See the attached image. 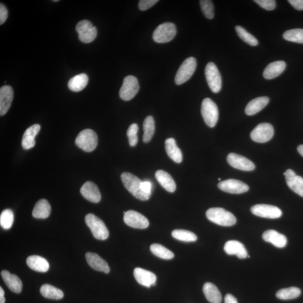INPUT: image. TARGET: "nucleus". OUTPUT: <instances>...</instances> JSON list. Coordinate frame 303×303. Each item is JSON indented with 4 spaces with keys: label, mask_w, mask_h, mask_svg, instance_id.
Masks as SVG:
<instances>
[{
    "label": "nucleus",
    "mask_w": 303,
    "mask_h": 303,
    "mask_svg": "<svg viewBox=\"0 0 303 303\" xmlns=\"http://www.w3.org/2000/svg\"><path fill=\"white\" fill-rule=\"evenodd\" d=\"M122 182L125 188L127 189L133 196L140 201H147L150 198V195L145 193L141 187V181L136 176L129 172H124L121 175Z\"/></svg>",
    "instance_id": "obj_1"
},
{
    "label": "nucleus",
    "mask_w": 303,
    "mask_h": 303,
    "mask_svg": "<svg viewBox=\"0 0 303 303\" xmlns=\"http://www.w3.org/2000/svg\"><path fill=\"white\" fill-rule=\"evenodd\" d=\"M206 216L213 223L222 226H232L236 222V218L233 213L222 208L210 209L206 212Z\"/></svg>",
    "instance_id": "obj_2"
},
{
    "label": "nucleus",
    "mask_w": 303,
    "mask_h": 303,
    "mask_svg": "<svg viewBox=\"0 0 303 303\" xmlns=\"http://www.w3.org/2000/svg\"><path fill=\"white\" fill-rule=\"evenodd\" d=\"M85 221L95 239L104 240L108 238L109 230L104 222L100 218L93 214L90 213L87 214Z\"/></svg>",
    "instance_id": "obj_3"
},
{
    "label": "nucleus",
    "mask_w": 303,
    "mask_h": 303,
    "mask_svg": "<svg viewBox=\"0 0 303 303\" xmlns=\"http://www.w3.org/2000/svg\"><path fill=\"white\" fill-rule=\"evenodd\" d=\"M201 114L205 123L210 128L216 126L218 120V109L215 102L211 99L206 98L203 99L201 106Z\"/></svg>",
    "instance_id": "obj_4"
},
{
    "label": "nucleus",
    "mask_w": 303,
    "mask_h": 303,
    "mask_svg": "<svg viewBox=\"0 0 303 303\" xmlns=\"http://www.w3.org/2000/svg\"><path fill=\"white\" fill-rule=\"evenodd\" d=\"M75 144L84 151L92 152L96 148L98 144L97 135L91 129L84 130L76 137Z\"/></svg>",
    "instance_id": "obj_5"
},
{
    "label": "nucleus",
    "mask_w": 303,
    "mask_h": 303,
    "mask_svg": "<svg viewBox=\"0 0 303 303\" xmlns=\"http://www.w3.org/2000/svg\"><path fill=\"white\" fill-rule=\"evenodd\" d=\"M176 32L177 30L173 23H163L157 26L153 32V40L159 44L167 43L174 39Z\"/></svg>",
    "instance_id": "obj_6"
},
{
    "label": "nucleus",
    "mask_w": 303,
    "mask_h": 303,
    "mask_svg": "<svg viewBox=\"0 0 303 303\" xmlns=\"http://www.w3.org/2000/svg\"><path fill=\"white\" fill-rule=\"evenodd\" d=\"M197 68V61L193 57H190L184 61L180 67L175 76V82L177 85L186 82L194 74Z\"/></svg>",
    "instance_id": "obj_7"
},
{
    "label": "nucleus",
    "mask_w": 303,
    "mask_h": 303,
    "mask_svg": "<svg viewBox=\"0 0 303 303\" xmlns=\"http://www.w3.org/2000/svg\"><path fill=\"white\" fill-rule=\"evenodd\" d=\"M205 75L207 83L213 93H218L222 87V79L216 65L213 63L207 64L205 69Z\"/></svg>",
    "instance_id": "obj_8"
},
{
    "label": "nucleus",
    "mask_w": 303,
    "mask_h": 303,
    "mask_svg": "<svg viewBox=\"0 0 303 303\" xmlns=\"http://www.w3.org/2000/svg\"><path fill=\"white\" fill-rule=\"evenodd\" d=\"M140 90V85L135 76L129 75L124 79L123 83L120 88L119 95L124 101L131 100Z\"/></svg>",
    "instance_id": "obj_9"
},
{
    "label": "nucleus",
    "mask_w": 303,
    "mask_h": 303,
    "mask_svg": "<svg viewBox=\"0 0 303 303\" xmlns=\"http://www.w3.org/2000/svg\"><path fill=\"white\" fill-rule=\"evenodd\" d=\"M76 30L78 33L79 39L83 43H91L97 36V28L87 20L79 22L76 26Z\"/></svg>",
    "instance_id": "obj_10"
},
{
    "label": "nucleus",
    "mask_w": 303,
    "mask_h": 303,
    "mask_svg": "<svg viewBox=\"0 0 303 303\" xmlns=\"http://www.w3.org/2000/svg\"><path fill=\"white\" fill-rule=\"evenodd\" d=\"M274 136L273 126L269 123L258 124L251 133V139L257 143H266Z\"/></svg>",
    "instance_id": "obj_11"
},
{
    "label": "nucleus",
    "mask_w": 303,
    "mask_h": 303,
    "mask_svg": "<svg viewBox=\"0 0 303 303\" xmlns=\"http://www.w3.org/2000/svg\"><path fill=\"white\" fill-rule=\"evenodd\" d=\"M124 213V221L130 227L139 229H144L148 227L149 221L143 214L133 210H128Z\"/></svg>",
    "instance_id": "obj_12"
},
{
    "label": "nucleus",
    "mask_w": 303,
    "mask_h": 303,
    "mask_svg": "<svg viewBox=\"0 0 303 303\" xmlns=\"http://www.w3.org/2000/svg\"><path fill=\"white\" fill-rule=\"evenodd\" d=\"M252 213L260 217L275 219L282 216L281 210L278 207L268 205H256L251 209Z\"/></svg>",
    "instance_id": "obj_13"
},
{
    "label": "nucleus",
    "mask_w": 303,
    "mask_h": 303,
    "mask_svg": "<svg viewBox=\"0 0 303 303\" xmlns=\"http://www.w3.org/2000/svg\"><path fill=\"white\" fill-rule=\"evenodd\" d=\"M218 187L225 192L231 194H242L247 192L249 187L247 184L235 179H228L218 184Z\"/></svg>",
    "instance_id": "obj_14"
},
{
    "label": "nucleus",
    "mask_w": 303,
    "mask_h": 303,
    "mask_svg": "<svg viewBox=\"0 0 303 303\" xmlns=\"http://www.w3.org/2000/svg\"><path fill=\"white\" fill-rule=\"evenodd\" d=\"M227 161L230 166L236 169L245 171H251L255 169V164L252 161L236 153H230L228 156Z\"/></svg>",
    "instance_id": "obj_15"
},
{
    "label": "nucleus",
    "mask_w": 303,
    "mask_h": 303,
    "mask_svg": "<svg viewBox=\"0 0 303 303\" xmlns=\"http://www.w3.org/2000/svg\"><path fill=\"white\" fill-rule=\"evenodd\" d=\"M283 175L285 176L287 185L289 188L303 197V178L297 175L291 169L287 170Z\"/></svg>",
    "instance_id": "obj_16"
},
{
    "label": "nucleus",
    "mask_w": 303,
    "mask_h": 303,
    "mask_svg": "<svg viewBox=\"0 0 303 303\" xmlns=\"http://www.w3.org/2000/svg\"><path fill=\"white\" fill-rule=\"evenodd\" d=\"M14 97L12 87L3 86L0 89V115L3 116L10 108Z\"/></svg>",
    "instance_id": "obj_17"
},
{
    "label": "nucleus",
    "mask_w": 303,
    "mask_h": 303,
    "mask_svg": "<svg viewBox=\"0 0 303 303\" xmlns=\"http://www.w3.org/2000/svg\"><path fill=\"white\" fill-rule=\"evenodd\" d=\"M134 276L137 281L141 285L150 287L156 285V276L151 271L138 267L134 270Z\"/></svg>",
    "instance_id": "obj_18"
},
{
    "label": "nucleus",
    "mask_w": 303,
    "mask_h": 303,
    "mask_svg": "<svg viewBox=\"0 0 303 303\" xmlns=\"http://www.w3.org/2000/svg\"><path fill=\"white\" fill-rule=\"evenodd\" d=\"M83 197L92 203H97L100 202L101 194L98 186L92 182H87L83 184L80 189Z\"/></svg>",
    "instance_id": "obj_19"
},
{
    "label": "nucleus",
    "mask_w": 303,
    "mask_h": 303,
    "mask_svg": "<svg viewBox=\"0 0 303 303\" xmlns=\"http://www.w3.org/2000/svg\"><path fill=\"white\" fill-rule=\"evenodd\" d=\"M224 251L228 255H236L239 259L247 257L248 253L244 245L238 241L230 240L226 243Z\"/></svg>",
    "instance_id": "obj_20"
},
{
    "label": "nucleus",
    "mask_w": 303,
    "mask_h": 303,
    "mask_svg": "<svg viewBox=\"0 0 303 303\" xmlns=\"http://www.w3.org/2000/svg\"><path fill=\"white\" fill-rule=\"evenodd\" d=\"M87 262L93 269L107 274L110 271L108 264L95 253L88 252L86 255Z\"/></svg>",
    "instance_id": "obj_21"
},
{
    "label": "nucleus",
    "mask_w": 303,
    "mask_h": 303,
    "mask_svg": "<svg viewBox=\"0 0 303 303\" xmlns=\"http://www.w3.org/2000/svg\"><path fill=\"white\" fill-rule=\"evenodd\" d=\"M262 237L266 242L270 243L279 248H284L287 243L286 237L274 230H267L264 232Z\"/></svg>",
    "instance_id": "obj_22"
},
{
    "label": "nucleus",
    "mask_w": 303,
    "mask_h": 303,
    "mask_svg": "<svg viewBox=\"0 0 303 303\" xmlns=\"http://www.w3.org/2000/svg\"><path fill=\"white\" fill-rule=\"evenodd\" d=\"M1 275L3 281L11 291L18 294L22 292L23 283L17 275L11 274L6 270L2 271Z\"/></svg>",
    "instance_id": "obj_23"
},
{
    "label": "nucleus",
    "mask_w": 303,
    "mask_h": 303,
    "mask_svg": "<svg viewBox=\"0 0 303 303\" xmlns=\"http://www.w3.org/2000/svg\"><path fill=\"white\" fill-rule=\"evenodd\" d=\"M286 67L283 61H276L267 65L263 71V77L266 79H272L281 74Z\"/></svg>",
    "instance_id": "obj_24"
},
{
    "label": "nucleus",
    "mask_w": 303,
    "mask_h": 303,
    "mask_svg": "<svg viewBox=\"0 0 303 303\" xmlns=\"http://www.w3.org/2000/svg\"><path fill=\"white\" fill-rule=\"evenodd\" d=\"M41 126L39 124H34L26 130L23 135L22 145L23 148L29 149L35 145V137L39 133Z\"/></svg>",
    "instance_id": "obj_25"
},
{
    "label": "nucleus",
    "mask_w": 303,
    "mask_h": 303,
    "mask_svg": "<svg viewBox=\"0 0 303 303\" xmlns=\"http://www.w3.org/2000/svg\"><path fill=\"white\" fill-rule=\"evenodd\" d=\"M155 176L160 185L168 192H174L176 190V184L169 174L165 171L160 170L156 171Z\"/></svg>",
    "instance_id": "obj_26"
},
{
    "label": "nucleus",
    "mask_w": 303,
    "mask_h": 303,
    "mask_svg": "<svg viewBox=\"0 0 303 303\" xmlns=\"http://www.w3.org/2000/svg\"><path fill=\"white\" fill-rule=\"evenodd\" d=\"M269 101V98L266 96L259 97L253 99L248 103L245 107V114L248 116H252V115L257 114L268 105Z\"/></svg>",
    "instance_id": "obj_27"
},
{
    "label": "nucleus",
    "mask_w": 303,
    "mask_h": 303,
    "mask_svg": "<svg viewBox=\"0 0 303 303\" xmlns=\"http://www.w3.org/2000/svg\"><path fill=\"white\" fill-rule=\"evenodd\" d=\"M26 264L32 270L39 272H46L49 267L47 260L39 256H29Z\"/></svg>",
    "instance_id": "obj_28"
},
{
    "label": "nucleus",
    "mask_w": 303,
    "mask_h": 303,
    "mask_svg": "<svg viewBox=\"0 0 303 303\" xmlns=\"http://www.w3.org/2000/svg\"><path fill=\"white\" fill-rule=\"evenodd\" d=\"M165 149L168 156L174 162L178 163L182 162V152L176 145L174 138H168L166 140Z\"/></svg>",
    "instance_id": "obj_29"
},
{
    "label": "nucleus",
    "mask_w": 303,
    "mask_h": 303,
    "mask_svg": "<svg viewBox=\"0 0 303 303\" xmlns=\"http://www.w3.org/2000/svg\"><path fill=\"white\" fill-rule=\"evenodd\" d=\"M51 212V207L46 199H41L34 207L32 215L36 218L45 219L49 217Z\"/></svg>",
    "instance_id": "obj_30"
},
{
    "label": "nucleus",
    "mask_w": 303,
    "mask_h": 303,
    "mask_svg": "<svg viewBox=\"0 0 303 303\" xmlns=\"http://www.w3.org/2000/svg\"><path fill=\"white\" fill-rule=\"evenodd\" d=\"M203 293L209 302L211 303H221L222 295L219 290L213 283L206 282L203 287Z\"/></svg>",
    "instance_id": "obj_31"
},
{
    "label": "nucleus",
    "mask_w": 303,
    "mask_h": 303,
    "mask_svg": "<svg viewBox=\"0 0 303 303\" xmlns=\"http://www.w3.org/2000/svg\"><path fill=\"white\" fill-rule=\"evenodd\" d=\"M88 83V76L86 74H80L75 75L69 80L68 87L71 91L78 92L84 90Z\"/></svg>",
    "instance_id": "obj_32"
},
{
    "label": "nucleus",
    "mask_w": 303,
    "mask_h": 303,
    "mask_svg": "<svg viewBox=\"0 0 303 303\" xmlns=\"http://www.w3.org/2000/svg\"><path fill=\"white\" fill-rule=\"evenodd\" d=\"M40 293L46 298L59 300L64 297V293L61 290L49 284H45L41 286Z\"/></svg>",
    "instance_id": "obj_33"
},
{
    "label": "nucleus",
    "mask_w": 303,
    "mask_h": 303,
    "mask_svg": "<svg viewBox=\"0 0 303 303\" xmlns=\"http://www.w3.org/2000/svg\"><path fill=\"white\" fill-rule=\"evenodd\" d=\"M143 141L144 143H148L152 140L155 132V120L152 116H148L145 118L143 122Z\"/></svg>",
    "instance_id": "obj_34"
},
{
    "label": "nucleus",
    "mask_w": 303,
    "mask_h": 303,
    "mask_svg": "<svg viewBox=\"0 0 303 303\" xmlns=\"http://www.w3.org/2000/svg\"><path fill=\"white\" fill-rule=\"evenodd\" d=\"M301 290L296 287L280 290L276 293V297L281 300H290L300 296Z\"/></svg>",
    "instance_id": "obj_35"
},
{
    "label": "nucleus",
    "mask_w": 303,
    "mask_h": 303,
    "mask_svg": "<svg viewBox=\"0 0 303 303\" xmlns=\"http://www.w3.org/2000/svg\"><path fill=\"white\" fill-rule=\"evenodd\" d=\"M150 249L153 255L160 258L169 260L174 257V253L162 245L153 244L151 245Z\"/></svg>",
    "instance_id": "obj_36"
},
{
    "label": "nucleus",
    "mask_w": 303,
    "mask_h": 303,
    "mask_svg": "<svg viewBox=\"0 0 303 303\" xmlns=\"http://www.w3.org/2000/svg\"><path fill=\"white\" fill-rule=\"evenodd\" d=\"M172 236L175 239L185 242H194L197 240L194 233L186 230H175L172 232Z\"/></svg>",
    "instance_id": "obj_37"
},
{
    "label": "nucleus",
    "mask_w": 303,
    "mask_h": 303,
    "mask_svg": "<svg viewBox=\"0 0 303 303\" xmlns=\"http://www.w3.org/2000/svg\"><path fill=\"white\" fill-rule=\"evenodd\" d=\"M286 41L303 44V29H293L287 30L283 34Z\"/></svg>",
    "instance_id": "obj_38"
},
{
    "label": "nucleus",
    "mask_w": 303,
    "mask_h": 303,
    "mask_svg": "<svg viewBox=\"0 0 303 303\" xmlns=\"http://www.w3.org/2000/svg\"><path fill=\"white\" fill-rule=\"evenodd\" d=\"M237 35L240 37L241 40H242L245 43L252 46H256L258 44V41L256 39V37L252 35L245 30L242 26L237 25L235 27Z\"/></svg>",
    "instance_id": "obj_39"
},
{
    "label": "nucleus",
    "mask_w": 303,
    "mask_h": 303,
    "mask_svg": "<svg viewBox=\"0 0 303 303\" xmlns=\"http://www.w3.org/2000/svg\"><path fill=\"white\" fill-rule=\"evenodd\" d=\"M14 220V213L9 209L3 210L0 216V225L5 230L10 229L12 227Z\"/></svg>",
    "instance_id": "obj_40"
},
{
    "label": "nucleus",
    "mask_w": 303,
    "mask_h": 303,
    "mask_svg": "<svg viewBox=\"0 0 303 303\" xmlns=\"http://www.w3.org/2000/svg\"><path fill=\"white\" fill-rule=\"evenodd\" d=\"M199 2L205 16L209 19H212L214 15L212 1L210 0H201Z\"/></svg>",
    "instance_id": "obj_41"
},
{
    "label": "nucleus",
    "mask_w": 303,
    "mask_h": 303,
    "mask_svg": "<svg viewBox=\"0 0 303 303\" xmlns=\"http://www.w3.org/2000/svg\"><path fill=\"white\" fill-rule=\"evenodd\" d=\"M139 130L137 124L134 123L130 125L127 130V136L130 146L135 147L138 143V137L137 133Z\"/></svg>",
    "instance_id": "obj_42"
},
{
    "label": "nucleus",
    "mask_w": 303,
    "mask_h": 303,
    "mask_svg": "<svg viewBox=\"0 0 303 303\" xmlns=\"http://www.w3.org/2000/svg\"><path fill=\"white\" fill-rule=\"evenodd\" d=\"M254 1L266 10L271 11L276 8V3L275 0H255Z\"/></svg>",
    "instance_id": "obj_43"
},
{
    "label": "nucleus",
    "mask_w": 303,
    "mask_h": 303,
    "mask_svg": "<svg viewBox=\"0 0 303 303\" xmlns=\"http://www.w3.org/2000/svg\"><path fill=\"white\" fill-rule=\"evenodd\" d=\"M158 2V0H140L138 3V7L141 11H145L150 9Z\"/></svg>",
    "instance_id": "obj_44"
},
{
    "label": "nucleus",
    "mask_w": 303,
    "mask_h": 303,
    "mask_svg": "<svg viewBox=\"0 0 303 303\" xmlns=\"http://www.w3.org/2000/svg\"><path fill=\"white\" fill-rule=\"evenodd\" d=\"M8 17V11L6 6L1 3L0 4V24L2 25L5 22Z\"/></svg>",
    "instance_id": "obj_45"
},
{
    "label": "nucleus",
    "mask_w": 303,
    "mask_h": 303,
    "mask_svg": "<svg viewBox=\"0 0 303 303\" xmlns=\"http://www.w3.org/2000/svg\"><path fill=\"white\" fill-rule=\"evenodd\" d=\"M141 187L145 193L151 196L152 191V184L151 182L148 181H142L141 182Z\"/></svg>",
    "instance_id": "obj_46"
},
{
    "label": "nucleus",
    "mask_w": 303,
    "mask_h": 303,
    "mask_svg": "<svg viewBox=\"0 0 303 303\" xmlns=\"http://www.w3.org/2000/svg\"><path fill=\"white\" fill-rule=\"evenodd\" d=\"M288 2L294 9L299 11L303 10V0H289Z\"/></svg>",
    "instance_id": "obj_47"
},
{
    "label": "nucleus",
    "mask_w": 303,
    "mask_h": 303,
    "mask_svg": "<svg viewBox=\"0 0 303 303\" xmlns=\"http://www.w3.org/2000/svg\"><path fill=\"white\" fill-rule=\"evenodd\" d=\"M225 303H238L237 299L232 294H226L225 297Z\"/></svg>",
    "instance_id": "obj_48"
},
{
    "label": "nucleus",
    "mask_w": 303,
    "mask_h": 303,
    "mask_svg": "<svg viewBox=\"0 0 303 303\" xmlns=\"http://www.w3.org/2000/svg\"><path fill=\"white\" fill-rule=\"evenodd\" d=\"M4 294V291H3L1 287H0V303H5Z\"/></svg>",
    "instance_id": "obj_49"
},
{
    "label": "nucleus",
    "mask_w": 303,
    "mask_h": 303,
    "mask_svg": "<svg viewBox=\"0 0 303 303\" xmlns=\"http://www.w3.org/2000/svg\"><path fill=\"white\" fill-rule=\"evenodd\" d=\"M297 149L299 154L303 157V144L299 145Z\"/></svg>",
    "instance_id": "obj_50"
},
{
    "label": "nucleus",
    "mask_w": 303,
    "mask_h": 303,
    "mask_svg": "<svg viewBox=\"0 0 303 303\" xmlns=\"http://www.w3.org/2000/svg\"><path fill=\"white\" fill-rule=\"evenodd\" d=\"M218 180H219V181H221V179L220 178L218 179Z\"/></svg>",
    "instance_id": "obj_51"
}]
</instances>
